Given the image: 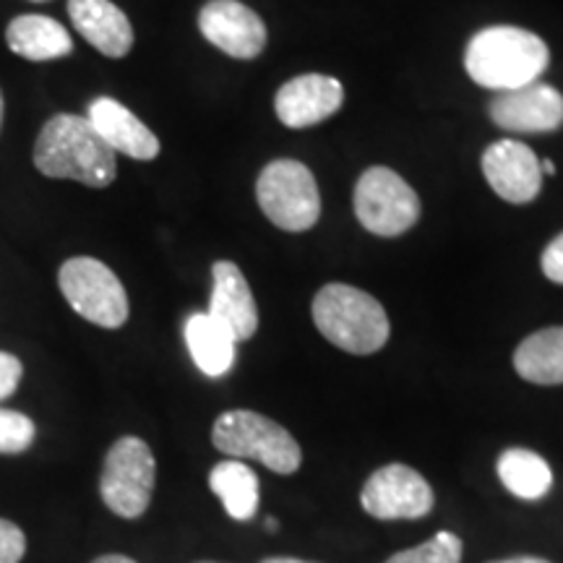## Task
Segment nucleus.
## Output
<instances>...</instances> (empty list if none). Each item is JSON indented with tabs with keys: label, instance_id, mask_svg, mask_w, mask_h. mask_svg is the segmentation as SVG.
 Returning a JSON list of instances; mask_svg holds the SVG:
<instances>
[{
	"label": "nucleus",
	"instance_id": "obj_15",
	"mask_svg": "<svg viewBox=\"0 0 563 563\" xmlns=\"http://www.w3.org/2000/svg\"><path fill=\"white\" fill-rule=\"evenodd\" d=\"M87 121L115 154H125V157L139 162H150L159 154V139L154 136V131L146 129L125 104L112 100V97L91 100Z\"/></svg>",
	"mask_w": 563,
	"mask_h": 563
},
{
	"label": "nucleus",
	"instance_id": "obj_23",
	"mask_svg": "<svg viewBox=\"0 0 563 563\" xmlns=\"http://www.w3.org/2000/svg\"><path fill=\"white\" fill-rule=\"evenodd\" d=\"M37 428L32 418L0 407V454H21L34 443Z\"/></svg>",
	"mask_w": 563,
	"mask_h": 563
},
{
	"label": "nucleus",
	"instance_id": "obj_20",
	"mask_svg": "<svg viewBox=\"0 0 563 563\" xmlns=\"http://www.w3.org/2000/svg\"><path fill=\"white\" fill-rule=\"evenodd\" d=\"M496 470L504 488L522 501H540L553 488L551 464L530 449H506L498 456Z\"/></svg>",
	"mask_w": 563,
	"mask_h": 563
},
{
	"label": "nucleus",
	"instance_id": "obj_28",
	"mask_svg": "<svg viewBox=\"0 0 563 563\" xmlns=\"http://www.w3.org/2000/svg\"><path fill=\"white\" fill-rule=\"evenodd\" d=\"M509 563H551V561L538 559V555H519V559H509Z\"/></svg>",
	"mask_w": 563,
	"mask_h": 563
},
{
	"label": "nucleus",
	"instance_id": "obj_31",
	"mask_svg": "<svg viewBox=\"0 0 563 563\" xmlns=\"http://www.w3.org/2000/svg\"><path fill=\"white\" fill-rule=\"evenodd\" d=\"M0 125H3V91H0Z\"/></svg>",
	"mask_w": 563,
	"mask_h": 563
},
{
	"label": "nucleus",
	"instance_id": "obj_18",
	"mask_svg": "<svg viewBox=\"0 0 563 563\" xmlns=\"http://www.w3.org/2000/svg\"><path fill=\"white\" fill-rule=\"evenodd\" d=\"M183 334H186L188 352H191L196 368L203 376L220 378L235 365V336L209 313L188 316Z\"/></svg>",
	"mask_w": 563,
	"mask_h": 563
},
{
	"label": "nucleus",
	"instance_id": "obj_2",
	"mask_svg": "<svg viewBox=\"0 0 563 563\" xmlns=\"http://www.w3.org/2000/svg\"><path fill=\"white\" fill-rule=\"evenodd\" d=\"M551 66V51L534 32L519 26H488L467 42L464 68L470 79L493 91L534 84Z\"/></svg>",
	"mask_w": 563,
	"mask_h": 563
},
{
	"label": "nucleus",
	"instance_id": "obj_25",
	"mask_svg": "<svg viewBox=\"0 0 563 563\" xmlns=\"http://www.w3.org/2000/svg\"><path fill=\"white\" fill-rule=\"evenodd\" d=\"M21 376H24V365L19 357L11 352H0V402L19 389Z\"/></svg>",
	"mask_w": 563,
	"mask_h": 563
},
{
	"label": "nucleus",
	"instance_id": "obj_6",
	"mask_svg": "<svg viewBox=\"0 0 563 563\" xmlns=\"http://www.w3.org/2000/svg\"><path fill=\"white\" fill-rule=\"evenodd\" d=\"M58 287L81 319L102 329H121L129 321V295L108 264L89 256L68 258L58 269Z\"/></svg>",
	"mask_w": 563,
	"mask_h": 563
},
{
	"label": "nucleus",
	"instance_id": "obj_30",
	"mask_svg": "<svg viewBox=\"0 0 563 563\" xmlns=\"http://www.w3.org/2000/svg\"><path fill=\"white\" fill-rule=\"evenodd\" d=\"M262 563H311V561H300V559H266Z\"/></svg>",
	"mask_w": 563,
	"mask_h": 563
},
{
	"label": "nucleus",
	"instance_id": "obj_3",
	"mask_svg": "<svg viewBox=\"0 0 563 563\" xmlns=\"http://www.w3.org/2000/svg\"><path fill=\"white\" fill-rule=\"evenodd\" d=\"M313 323L334 347L350 355H373L389 342L391 327L384 306L352 285L332 282L313 298Z\"/></svg>",
	"mask_w": 563,
	"mask_h": 563
},
{
	"label": "nucleus",
	"instance_id": "obj_33",
	"mask_svg": "<svg viewBox=\"0 0 563 563\" xmlns=\"http://www.w3.org/2000/svg\"><path fill=\"white\" fill-rule=\"evenodd\" d=\"M488 563H509V561H488Z\"/></svg>",
	"mask_w": 563,
	"mask_h": 563
},
{
	"label": "nucleus",
	"instance_id": "obj_27",
	"mask_svg": "<svg viewBox=\"0 0 563 563\" xmlns=\"http://www.w3.org/2000/svg\"><path fill=\"white\" fill-rule=\"evenodd\" d=\"M91 563H136L129 555H118V553H110V555H100V559H95Z\"/></svg>",
	"mask_w": 563,
	"mask_h": 563
},
{
	"label": "nucleus",
	"instance_id": "obj_19",
	"mask_svg": "<svg viewBox=\"0 0 563 563\" xmlns=\"http://www.w3.org/2000/svg\"><path fill=\"white\" fill-rule=\"evenodd\" d=\"M514 368L530 384H563V327H548L527 336L514 352Z\"/></svg>",
	"mask_w": 563,
	"mask_h": 563
},
{
	"label": "nucleus",
	"instance_id": "obj_11",
	"mask_svg": "<svg viewBox=\"0 0 563 563\" xmlns=\"http://www.w3.org/2000/svg\"><path fill=\"white\" fill-rule=\"evenodd\" d=\"M490 121L511 133H551L563 125V95L551 84L498 91L490 100Z\"/></svg>",
	"mask_w": 563,
	"mask_h": 563
},
{
	"label": "nucleus",
	"instance_id": "obj_26",
	"mask_svg": "<svg viewBox=\"0 0 563 563\" xmlns=\"http://www.w3.org/2000/svg\"><path fill=\"white\" fill-rule=\"evenodd\" d=\"M540 266H543V274L548 279L555 282V285H563V232L545 245Z\"/></svg>",
	"mask_w": 563,
	"mask_h": 563
},
{
	"label": "nucleus",
	"instance_id": "obj_21",
	"mask_svg": "<svg viewBox=\"0 0 563 563\" xmlns=\"http://www.w3.org/2000/svg\"><path fill=\"white\" fill-rule=\"evenodd\" d=\"M209 488L220 496L224 511L238 522H249L258 509V477L241 460L220 462L209 473Z\"/></svg>",
	"mask_w": 563,
	"mask_h": 563
},
{
	"label": "nucleus",
	"instance_id": "obj_13",
	"mask_svg": "<svg viewBox=\"0 0 563 563\" xmlns=\"http://www.w3.org/2000/svg\"><path fill=\"white\" fill-rule=\"evenodd\" d=\"M344 104V87L334 76L302 74L277 91L274 110L287 129H311L332 118Z\"/></svg>",
	"mask_w": 563,
	"mask_h": 563
},
{
	"label": "nucleus",
	"instance_id": "obj_22",
	"mask_svg": "<svg viewBox=\"0 0 563 563\" xmlns=\"http://www.w3.org/2000/svg\"><path fill=\"white\" fill-rule=\"evenodd\" d=\"M386 563H462V540L454 532H439L418 548L394 553Z\"/></svg>",
	"mask_w": 563,
	"mask_h": 563
},
{
	"label": "nucleus",
	"instance_id": "obj_9",
	"mask_svg": "<svg viewBox=\"0 0 563 563\" xmlns=\"http://www.w3.org/2000/svg\"><path fill=\"white\" fill-rule=\"evenodd\" d=\"M433 501L431 485L407 464L376 470L361 493L363 509L376 519H420L431 514Z\"/></svg>",
	"mask_w": 563,
	"mask_h": 563
},
{
	"label": "nucleus",
	"instance_id": "obj_8",
	"mask_svg": "<svg viewBox=\"0 0 563 563\" xmlns=\"http://www.w3.org/2000/svg\"><path fill=\"white\" fill-rule=\"evenodd\" d=\"M357 222L378 238H397L415 228L420 199L407 180L389 167H368L352 194Z\"/></svg>",
	"mask_w": 563,
	"mask_h": 563
},
{
	"label": "nucleus",
	"instance_id": "obj_5",
	"mask_svg": "<svg viewBox=\"0 0 563 563\" xmlns=\"http://www.w3.org/2000/svg\"><path fill=\"white\" fill-rule=\"evenodd\" d=\"M258 207L272 224L287 232L311 230L321 217L313 173L298 159H274L256 180Z\"/></svg>",
	"mask_w": 563,
	"mask_h": 563
},
{
	"label": "nucleus",
	"instance_id": "obj_10",
	"mask_svg": "<svg viewBox=\"0 0 563 563\" xmlns=\"http://www.w3.org/2000/svg\"><path fill=\"white\" fill-rule=\"evenodd\" d=\"M199 30L209 45L238 60H253L266 47V24L241 0H209L199 11Z\"/></svg>",
	"mask_w": 563,
	"mask_h": 563
},
{
	"label": "nucleus",
	"instance_id": "obj_7",
	"mask_svg": "<svg viewBox=\"0 0 563 563\" xmlns=\"http://www.w3.org/2000/svg\"><path fill=\"white\" fill-rule=\"evenodd\" d=\"M157 462L150 443L136 435H123L104 456L100 496L112 514L123 519H139L150 509Z\"/></svg>",
	"mask_w": 563,
	"mask_h": 563
},
{
	"label": "nucleus",
	"instance_id": "obj_4",
	"mask_svg": "<svg viewBox=\"0 0 563 563\" xmlns=\"http://www.w3.org/2000/svg\"><path fill=\"white\" fill-rule=\"evenodd\" d=\"M211 443L235 460H256L277 475L298 473L302 452L287 428L253 410H230L217 418Z\"/></svg>",
	"mask_w": 563,
	"mask_h": 563
},
{
	"label": "nucleus",
	"instance_id": "obj_12",
	"mask_svg": "<svg viewBox=\"0 0 563 563\" xmlns=\"http://www.w3.org/2000/svg\"><path fill=\"white\" fill-rule=\"evenodd\" d=\"M483 173L493 191L509 203H530L543 188L538 154L522 141H493L483 152Z\"/></svg>",
	"mask_w": 563,
	"mask_h": 563
},
{
	"label": "nucleus",
	"instance_id": "obj_17",
	"mask_svg": "<svg viewBox=\"0 0 563 563\" xmlns=\"http://www.w3.org/2000/svg\"><path fill=\"white\" fill-rule=\"evenodd\" d=\"M5 42L11 53L32 63L68 58L74 53V40L60 21L42 13H24L5 26Z\"/></svg>",
	"mask_w": 563,
	"mask_h": 563
},
{
	"label": "nucleus",
	"instance_id": "obj_14",
	"mask_svg": "<svg viewBox=\"0 0 563 563\" xmlns=\"http://www.w3.org/2000/svg\"><path fill=\"white\" fill-rule=\"evenodd\" d=\"M211 282H214V287H211L207 313L214 321H220L235 336V342L251 340L258 329V308L241 266L232 262H217L211 266Z\"/></svg>",
	"mask_w": 563,
	"mask_h": 563
},
{
	"label": "nucleus",
	"instance_id": "obj_24",
	"mask_svg": "<svg viewBox=\"0 0 563 563\" xmlns=\"http://www.w3.org/2000/svg\"><path fill=\"white\" fill-rule=\"evenodd\" d=\"M26 553V538L9 519H0V563H19Z\"/></svg>",
	"mask_w": 563,
	"mask_h": 563
},
{
	"label": "nucleus",
	"instance_id": "obj_1",
	"mask_svg": "<svg viewBox=\"0 0 563 563\" xmlns=\"http://www.w3.org/2000/svg\"><path fill=\"white\" fill-rule=\"evenodd\" d=\"M34 167L53 180H76L89 188H108L118 175L115 152L81 115L60 112L42 125L34 141Z\"/></svg>",
	"mask_w": 563,
	"mask_h": 563
},
{
	"label": "nucleus",
	"instance_id": "obj_16",
	"mask_svg": "<svg viewBox=\"0 0 563 563\" xmlns=\"http://www.w3.org/2000/svg\"><path fill=\"white\" fill-rule=\"evenodd\" d=\"M68 16L74 30L108 58L131 53L133 26L112 0H68Z\"/></svg>",
	"mask_w": 563,
	"mask_h": 563
},
{
	"label": "nucleus",
	"instance_id": "obj_32",
	"mask_svg": "<svg viewBox=\"0 0 563 563\" xmlns=\"http://www.w3.org/2000/svg\"><path fill=\"white\" fill-rule=\"evenodd\" d=\"M30 3H51V0H30Z\"/></svg>",
	"mask_w": 563,
	"mask_h": 563
},
{
	"label": "nucleus",
	"instance_id": "obj_29",
	"mask_svg": "<svg viewBox=\"0 0 563 563\" xmlns=\"http://www.w3.org/2000/svg\"><path fill=\"white\" fill-rule=\"evenodd\" d=\"M540 173L543 175H555V165L551 159H540Z\"/></svg>",
	"mask_w": 563,
	"mask_h": 563
}]
</instances>
